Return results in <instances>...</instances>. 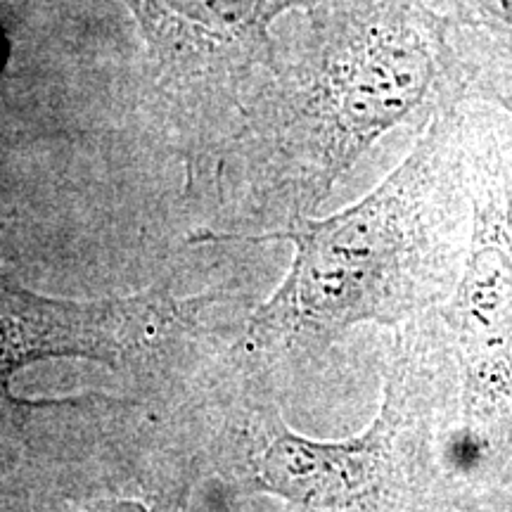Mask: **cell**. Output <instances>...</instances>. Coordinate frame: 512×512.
I'll use <instances>...</instances> for the list:
<instances>
[{
  "mask_svg": "<svg viewBox=\"0 0 512 512\" xmlns=\"http://www.w3.org/2000/svg\"><path fill=\"white\" fill-rule=\"evenodd\" d=\"M264 74L273 152L297 216L394 128L472 100L458 22L439 0H318Z\"/></svg>",
  "mask_w": 512,
  "mask_h": 512,
  "instance_id": "obj_1",
  "label": "cell"
},
{
  "mask_svg": "<svg viewBox=\"0 0 512 512\" xmlns=\"http://www.w3.org/2000/svg\"><path fill=\"white\" fill-rule=\"evenodd\" d=\"M467 102L434 114L411 155L361 202L245 238L294 247L290 275L256 316L264 332L328 344L361 323L399 325L444 309L470 235Z\"/></svg>",
  "mask_w": 512,
  "mask_h": 512,
  "instance_id": "obj_2",
  "label": "cell"
},
{
  "mask_svg": "<svg viewBox=\"0 0 512 512\" xmlns=\"http://www.w3.org/2000/svg\"><path fill=\"white\" fill-rule=\"evenodd\" d=\"M470 235L444 309L458 377L451 446L467 475L512 470V114L467 102Z\"/></svg>",
  "mask_w": 512,
  "mask_h": 512,
  "instance_id": "obj_3",
  "label": "cell"
},
{
  "mask_svg": "<svg viewBox=\"0 0 512 512\" xmlns=\"http://www.w3.org/2000/svg\"><path fill=\"white\" fill-rule=\"evenodd\" d=\"M401 347L366 432L316 441L273 425L256 458L264 489L309 512H396L420 494L458 377L439 313L420 318Z\"/></svg>",
  "mask_w": 512,
  "mask_h": 512,
  "instance_id": "obj_4",
  "label": "cell"
},
{
  "mask_svg": "<svg viewBox=\"0 0 512 512\" xmlns=\"http://www.w3.org/2000/svg\"><path fill=\"white\" fill-rule=\"evenodd\" d=\"M164 83L219 86L261 72L273 22L318 0H121Z\"/></svg>",
  "mask_w": 512,
  "mask_h": 512,
  "instance_id": "obj_5",
  "label": "cell"
},
{
  "mask_svg": "<svg viewBox=\"0 0 512 512\" xmlns=\"http://www.w3.org/2000/svg\"><path fill=\"white\" fill-rule=\"evenodd\" d=\"M131 304H62L0 290V401H12L10 377L38 358L86 356L110 361Z\"/></svg>",
  "mask_w": 512,
  "mask_h": 512,
  "instance_id": "obj_6",
  "label": "cell"
},
{
  "mask_svg": "<svg viewBox=\"0 0 512 512\" xmlns=\"http://www.w3.org/2000/svg\"><path fill=\"white\" fill-rule=\"evenodd\" d=\"M458 43L472 79V100L512 114V36L458 24Z\"/></svg>",
  "mask_w": 512,
  "mask_h": 512,
  "instance_id": "obj_7",
  "label": "cell"
},
{
  "mask_svg": "<svg viewBox=\"0 0 512 512\" xmlns=\"http://www.w3.org/2000/svg\"><path fill=\"white\" fill-rule=\"evenodd\" d=\"M439 3L458 24L512 36V0H439Z\"/></svg>",
  "mask_w": 512,
  "mask_h": 512,
  "instance_id": "obj_8",
  "label": "cell"
},
{
  "mask_svg": "<svg viewBox=\"0 0 512 512\" xmlns=\"http://www.w3.org/2000/svg\"><path fill=\"white\" fill-rule=\"evenodd\" d=\"M86 512H147L140 503L133 501H110V503H98Z\"/></svg>",
  "mask_w": 512,
  "mask_h": 512,
  "instance_id": "obj_9",
  "label": "cell"
},
{
  "mask_svg": "<svg viewBox=\"0 0 512 512\" xmlns=\"http://www.w3.org/2000/svg\"><path fill=\"white\" fill-rule=\"evenodd\" d=\"M0 64H3V36H0Z\"/></svg>",
  "mask_w": 512,
  "mask_h": 512,
  "instance_id": "obj_10",
  "label": "cell"
}]
</instances>
